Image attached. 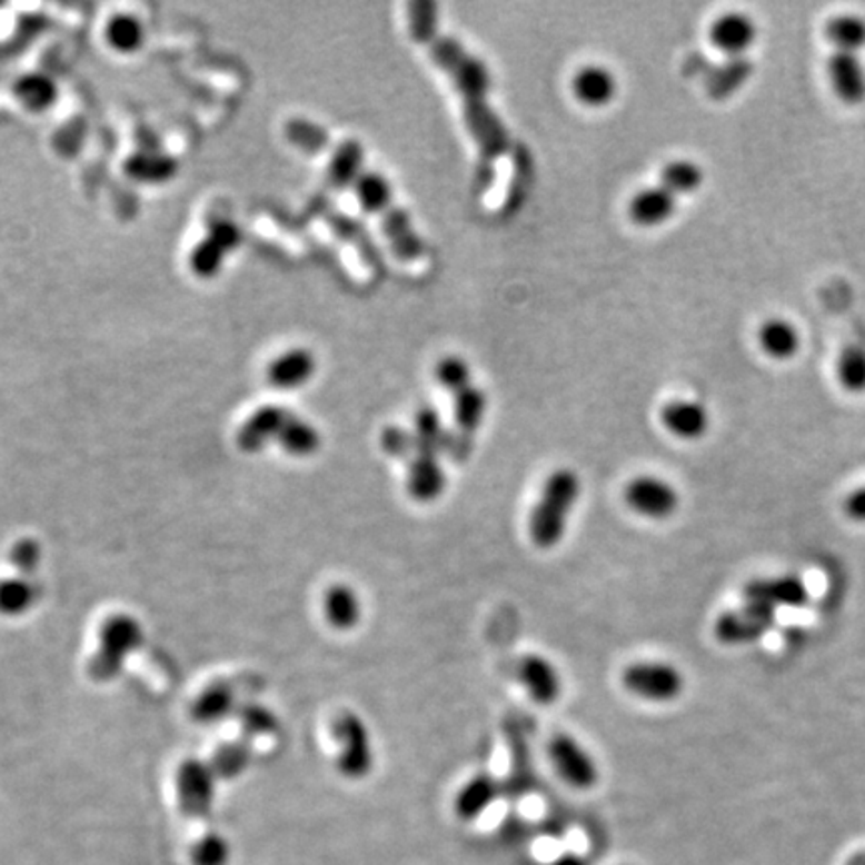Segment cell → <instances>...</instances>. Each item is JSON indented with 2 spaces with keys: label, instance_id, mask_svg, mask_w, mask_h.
I'll return each mask as SVG.
<instances>
[{
  "label": "cell",
  "instance_id": "ba28073f",
  "mask_svg": "<svg viewBox=\"0 0 865 865\" xmlns=\"http://www.w3.org/2000/svg\"><path fill=\"white\" fill-rule=\"evenodd\" d=\"M141 644V629L129 617H115L102 632V652L95 659L92 674L99 679H111L121 667L122 655L131 654Z\"/></svg>",
  "mask_w": 865,
  "mask_h": 865
},
{
  "label": "cell",
  "instance_id": "ac0fdd59",
  "mask_svg": "<svg viewBox=\"0 0 865 865\" xmlns=\"http://www.w3.org/2000/svg\"><path fill=\"white\" fill-rule=\"evenodd\" d=\"M382 232L387 241L391 245L392 252L401 261H419L427 252V245L422 241L421 235L415 229L409 212L402 207H395L381 219Z\"/></svg>",
  "mask_w": 865,
  "mask_h": 865
},
{
  "label": "cell",
  "instance_id": "5b68a950",
  "mask_svg": "<svg viewBox=\"0 0 865 865\" xmlns=\"http://www.w3.org/2000/svg\"><path fill=\"white\" fill-rule=\"evenodd\" d=\"M549 757L555 772L574 789L585 792L597 784L599 772L594 757L571 735H555L549 742Z\"/></svg>",
  "mask_w": 865,
  "mask_h": 865
},
{
  "label": "cell",
  "instance_id": "7a4b0ae2",
  "mask_svg": "<svg viewBox=\"0 0 865 865\" xmlns=\"http://www.w3.org/2000/svg\"><path fill=\"white\" fill-rule=\"evenodd\" d=\"M579 494L581 481L571 469H557L547 477L529 519V535L537 547L551 549L564 539Z\"/></svg>",
  "mask_w": 865,
  "mask_h": 865
},
{
  "label": "cell",
  "instance_id": "ffe728a7",
  "mask_svg": "<svg viewBox=\"0 0 865 865\" xmlns=\"http://www.w3.org/2000/svg\"><path fill=\"white\" fill-rule=\"evenodd\" d=\"M351 191L357 202L361 205L362 211L377 215L381 219L397 207L392 199L391 181L382 172L365 169L352 185Z\"/></svg>",
  "mask_w": 865,
  "mask_h": 865
},
{
  "label": "cell",
  "instance_id": "6da1fadb",
  "mask_svg": "<svg viewBox=\"0 0 865 865\" xmlns=\"http://www.w3.org/2000/svg\"><path fill=\"white\" fill-rule=\"evenodd\" d=\"M411 34L421 41L431 54L432 61L444 69L464 101L465 121L479 142L484 159L501 157L509 149V132L501 119L489 107L491 72L484 61L467 51L454 37L439 31L437 7L427 0H417L407 7Z\"/></svg>",
  "mask_w": 865,
  "mask_h": 865
},
{
  "label": "cell",
  "instance_id": "83f0119b",
  "mask_svg": "<svg viewBox=\"0 0 865 865\" xmlns=\"http://www.w3.org/2000/svg\"><path fill=\"white\" fill-rule=\"evenodd\" d=\"M277 444L281 445L282 451L291 457H311L321 447V432L315 429V425L291 412Z\"/></svg>",
  "mask_w": 865,
  "mask_h": 865
},
{
  "label": "cell",
  "instance_id": "ab89813d",
  "mask_svg": "<svg viewBox=\"0 0 865 865\" xmlns=\"http://www.w3.org/2000/svg\"><path fill=\"white\" fill-rule=\"evenodd\" d=\"M381 447L385 454L391 455L395 459H402V461H409L417 449L412 431H407L401 427L385 429L381 432Z\"/></svg>",
  "mask_w": 865,
  "mask_h": 865
},
{
  "label": "cell",
  "instance_id": "52a82bcc",
  "mask_svg": "<svg viewBox=\"0 0 865 865\" xmlns=\"http://www.w3.org/2000/svg\"><path fill=\"white\" fill-rule=\"evenodd\" d=\"M775 609L762 604H747L742 609L724 614L715 622V637L727 645L752 644L772 627Z\"/></svg>",
  "mask_w": 865,
  "mask_h": 865
},
{
  "label": "cell",
  "instance_id": "2e32d148",
  "mask_svg": "<svg viewBox=\"0 0 865 865\" xmlns=\"http://www.w3.org/2000/svg\"><path fill=\"white\" fill-rule=\"evenodd\" d=\"M627 211H629L632 221L639 227H645V229L662 227L677 211V197L662 185L644 187L642 191L635 192L632 197Z\"/></svg>",
  "mask_w": 865,
  "mask_h": 865
},
{
  "label": "cell",
  "instance_id": "836d02e7",
  "mask_svg": "<svg viewBox=\"0 0 865 865\" xmlns=\"http://www.w3.org/2000/svg\"><path fill=\"white\" fill-rule=\"evenodd\" d=\"M837 379L842 389L852 395L865 392V347L847 345L837 359Z\"/></svg>",
  "mask_w": 865,
  "mask_h": 865
},
{
  "label": "cell",
  "instance_id": "f35d334b",
  "mask_svg": "<svg viewBox=\"0 0 865 865\" xmlns=\"http://www.w3.org/2000/svg\"><path fill=\"white\" fill-rule=\"evenodd\" d=\"M34 601L31 585L22 579L2 581L0 584V612L7 615H19L27 612Z\"/></svg>",
  "mask_w": 865,
  "mask_h": 865
},
{
  "label": "cell",
  "instance_id": "e575fe53",
  "mask_svg": "<svg viewBox=\"0 0 865 865\" xmlns=\"http://www.w3.org/2000/svg\"><path fill=\"white\" fill-rule=\"evenodd\" d=\"M435 379L444 387L445 391L457 395L459 391L474 385V372L467 359L459 355H447L435 365Z\"/></svg>",
  "mask_w": 865,
  "mask_h": 865
},
{
  "label": "cell",
  "instance_id": "7bdbcfd3",
  "mask_svg": "<svg viewBox=\"0 0 865 865\" xmlns=\"http://www.w3.org/2000/svg\"><path fill=\"white\" fill-rule=\"evenodd\" d=\"M844 514L852 521L865 524V485L859 487L854 494L847 495V499L844 501Z\"/></svg>",
  "mask_w": 865,
  "mask_h": 865
},
{
  "label": "cell",
  "instance_id": "8992f818",
  "mask_svg": "<svg viewBox=\"0 0 865 865\" xmlns=\"http://www.w3.org/2000/svg\"><path fill=\"white\" fill-rule=\"evenodd\" d=\"M625 501L635 514L662 521L677 511L679 494L675 491L674 485L667 484L665 479L642 475L625 487Z\"/></svg>",
  "mask_w": 865,
  "mask_h": 865
},
{
  "label": "cell",
  "instance_id": "44dd1931",
  "mask_svg": "<svg viewBox=\"0 0 865 865\" xmlns=\"http://www.w3.org/2000/svg\"><path fill=\"white\" fill-rule=\"evenodd\" d=\"M752 74H754V62L747 57H727V61L709 71L705 79V89L712 99L725 101L739 91L745 82L749 81Z\"/></svg>",
  "mask_w": 865,
  "mask_h": 865
},
{
  "label": "cell",
  "instance_id": "d590c367",
  "mask_svg": "<svg viewBox=\"0 0 865 865\" xmlns=\"http://www.w3.org/2000/svg\"><path fill=\"white\" fill-rule=\"evenodd\" d=\"M229 257V252L222 249L221 245L217 241H212L211 237H205L189 257V265H191L192 272L201 279H212L221 272L225 259Z\"/></svg>",
  "mask_w": 865,
  "mask_h": 865
},
{
  "label": "cell",
  "instance_id": "4dcf8cb0",
  "mask_svg": "<svg viewBox=\"0 0 865 865\" xmlns=\"http://www.w3.org/2000/svg\"><path fill=\"white\" fill-rule=\"evenodd\" d=\"M704 181V169L697 162L687 159L669 161L659 172V185L667 191L674 192L677 199L684 195H694Z\"/></svg>",
  "mask_w": 865,
  "mask_h": 865
},
{
  "label": "cell",
  "instance_id": "e0dca14e",
  "mask_svg": "<svg viewBox=\"0 0 865 865\" xmlns=\"http://www.w3.org/2000/svg\"><path fill=\"white\" fill-rule=\"evenodd\" d=\"M662 422L677 439L697 441L709 429V412L702 402L675 399L662 409Z\"/></svg>",
  "mask_w": 865,
  "mask_h": 865
},
{
  "label": "cell",
  "instance_id": "74e56055",
  "mask_svg": "<svg viewBox=\"0 0 865 865\" xmlns=\"http://www.w3.org/2000/svg\"><path fill=\"white\" fill-rule=\"evenodd\" d=\"M232 695L227 687H212L195 705V717L202 724H215L219 717L229 714Z\"/></svg>",
  "mask_w": 865,
  "mask_h": 865
},
{
  "label": "cell",
  "instance_id": "f1b7e54d",
  "mask_svg": "<svg viewBox=\"0 0 865 865\" xmlns=\"http://www.w3.org/2000/svg\"><path fill=\"white\" fill-rule=\"evenodd\" d=\"M127 172L135 181L159 185L171 181L177 172V161L165 152H137L127 162Z\"/></svg>",
  "mask_w": 865,
  "mask_h": 865
},
{
  "label": "cell",
  "instance_id": "ee69618b",
  "mask_svg": "<svg viewBox=\"0 0 865 865\" xmlns=\"http://www.w3.org/2000/svg\"><path fill=\"white\" fill-rule=\"evenodd\" d=\"M551 865H587L584 857L577 854H564L561 857H557Z\"/></svg>",
  "mask_w": 865,
  "mask_h": 865
},
{
  "label": "cell",
  "instance_id": "30bf717a",
  "mask_svg": "<svg viewBox=\"0 0 865 865\" xmlns=\"http://www.w3.org/2000/svg\"><path fill=\"white\" fill-rule=\"evenodd\" d=\"M709 41L727 57H745L757 41V24L745 12H724L712 22Z\"/></svg>",
  "mask_w": 865,
  "mask_h": 865
},
{
  "label": "cell",
  "instance_id": "8d00e7d4",
  "mask_svg": "<svg viewBox=\"0 0 865 865\" xmlns=\"http://www.w3.org/2000/svg\"><path fill=\"white\" fill-rule=\"evenodd\" d=\"M181 787L185 799L197 807V804H207V795L211 797V774L201 764H189L182 767Z\"/></svg>",
  "mask_w": 865,
  "mask_h": 865
},
{
  "label": "cell",
  "instance_id": "9a60e30c",
  "mask_svg": "<svg viewBox=\"0 0 865 865\" xmlns=\"http://www.w3.org/2000/svg\"><path fill=\"white\" fill-rule=\"evenodd\" d=\"M289 417H291V412L285 411L281 407H275V405L262 407L242 422L239 435H237V444L242 451L259 454L267 445L279 439L282 427Z\"/></svg>",
  "mask_w": 865,
  "mask_h": 865
},
{
  "label": "cell",
  "instance_id": "484cf974",
  "mask_svg": "<svg viewBox=\"0 0 865 865\" xmlns=\"http://www.w3.org/2000/svg\"><path fill=\"white\" fill-rule=\"evenodd\" d=\"M105 41L111 47L112 51L119 54H132L141 51L142 44L147 41V31L141 19L135 14H115L105 27Z\"/></svg>",
  "mask_w": 865,
  "mask_h": 865
},
{
  "label": "cell",
  "instance_id": "5bb4252c",
  "mask_svg": "<svg viewBox=\"0 0 865 865\" xmlns=\"http://www.w3.org/2000/svg\"><path fill=\"white\" fill-rule=\"evenodd\" d=\"M827 74L839 101L849 107L865 101V67L857 54L834 52L827 61Z\"/></svg>",
  "mask_w": 865,
  "mask_h": 865
},
{
  "label": "cell",
  "instance_id": "b9f144b4",
  "mask_svg": "<svg viewBox=\"0 0 865 865\" xmlns=\"http://www.w3.org/2000/svg\"><path fill=\"white\" fill-rule=\"evenodd\" d=\"M39 559H41V549L34 541H22L12 551V564L17 565L24 574H31L32 569L39 565Z\"/></svg>",
  "mask_w": 865,
  "mask_h": 865
},
{
  "label": "cell",
  "instance_id": "d6a6232c",
  "mask_svg": "<svg viewBox=\"0 0 865 865\" xmlns=\"http://www.w3.org/2000/svg\"><path fill=\"white\" fill-rule=\"evenodd\" d=\"M415 445L417 451H429V454L441 455L447 447V432H445L444 422L437 409L432 407H422L415 415Z\"/></svg>",
  "mask_w": 865,
  "mask_h": 865
},
{
  "label": "cell",
  "instance_id": "f546056e",
  "mask_svg": "<svg viewBox=\"0 0 865 865\" xmlns=\"http://www.w3.org/2000/svg\"><path fill=\"white\" fill-rule=\"evenodd\" d=\"M825 39L835 52H857L865 49V21L857 14H837L825 24Z\"/></svg>",
  "mask_w": 865,
  "mask_h": 865
},
{
  "label": "cell",
  "instance_id": "1f68e13d",
  "mask_svg": "<svg viewBox=\"0 0 865 865\" xmlns=\"http://www.w3.org/2000/svg\"><path fill=\"white\" fill-rule=\"evenodd\" d=\"M485 411H487V395L475 382L464 391L454 395L455 422L464 435H474L481 427Z\"/></svg>",
  "mask_w": 865,
  "mask_h": 865
},
{
  "label": "cell",
  "instance_id": "277c9868",
  "mask_svg": "<svg viewBox=\"0 0 865 865\" xmlns=\"http://www.w3.org/2000/svg\"><path fill=\"white\" fill-rule=\"evenodd\" d=\"M335 739L341 744V754L337 759V767L349 779H361L371 774L372 744L371 734L361 717L355 714H342L335 719L332 725Z\"/></svg>",
  "mask_w": 865,
  "mask_h": 865
},
{
  "label": "cell",
  "instance_id": "9c48e42d",
  "mask_svg": "<svg viewBox=\"0 0 865 865\" xmlns=\"http://www.w3.org/2000/svg\"><path fill=\"white\" fill-rule=\"evenodd\" d=\"M571 95L587 109H604L612 105L619 91V81L612 69L604 64H585L571 77Z\"/></svg>",
  "mask_w": 865,
  "mask_h": 865
},
{
  "label": "cell",
  "instance_id": "7402d4cb",
  "mask_svg": "<svg viewBox=\"0 0 865 865\" xmlns=\"http://www.w3.org/2000/svg\"><path fill=\"white\" fill-rule=\"evenodd\" d=\"M497 797V782L489 774L475 775L455 797V814L464 822H475L491 807Z\"/></svg>",
  "mask_w": 865,
  "mask_h": 865
},
{
  "label": "cell",
  "instance_id": "cb8c5ba5",
  "mask_svg": "<svg viewBox=\"0 0 865 865\" xmlns=\"http://www.w3.org/2000/svg\"><path fill=\"white\" fill-rule=\"evenodd\" d=\"M12 95L22 109L31 112H44L49 111L59 99V87L49 74L29 72V74H22L21 79L14 82Z\"/></svg>",
  "mask_w": 865,
  "mask_h": 865
},
{
  "label": "cell",
  "instance_id": "3957f363",
  "mask_svg": "<svg viewBox=\"0 0 865 865\" xmlns=\"http://www.w3.org/2000/svg\"><path fill=\"white\" fill-rule=\"evenodd\" d=\"M625 689L645 702L667 704L684 694L685 679L674 665L664 662H639L624 672Z\"/></svg>",
  "mask_w": 865,
  "mask_h": 865
},
{
  "label": "cell",
  "instance_id": "8fae6325",
  "mask_svg": "<svg viewBox=\"0 0 865 865\" xmlns=\"http://www.w3.org/2000/svg\"><path fill=\"white\" fill-rule=\"evenodd\" d=\"M407 489L415 501L431 504L444 495L447 487V475L439 461V455L429 451H417L407 461Z\"/></svg>",
  "mask_w": 865,
  "mask_h": 865
},
{
  "label": "cell",
  "instance_id": "4fadbf2b",
  "mask_svg": "<svg viewBox=\"0 0 865 865\" xmlns=\"http://www.w3.org/2000/svg\"><path fill=\"white\" fill-rule=\"evenodd\" d=\"M517 675L535 704L551 705L561 695V677L544 655H525L517 667Z\"/></svg>",
  "mask_w": 865,
  "mask_h": 865
},
{
  "label": "cell",
  "instance_id": "60d3db41",
  "mask_svg": "<svg viewBox=\"0 0 865 865\" xmlns=\"http://www.w3.org/2000/svg\"><path fill=\"white\" fill-rule=\"evenodd\" d=\"M207 237H211L212 241L219 242L229 255L242 242L241 229L232 221L212 222L211 229L207 231Z\"/></svg>",
  "mask_w": 865,
  "mask_h": 865
},
{
  "label": "cell",
  "instance_id": "d6986e66",
  "mask_svg": "<svg viewBox=\"0 0 865 865\" xmlns=\"http://www.w3.org/2000/svg\"><path fill=\"white\" fill-rule=\"evenodd\" d=\"M747 604H762L772 607H797L807 601V591L797 577H777V579H755L747 584L744 591Z\"/></svg>",
  "mask_w": 865,
  "mask_h": 865
},
{
  "label": "cell",
  "instance_id": "603a6c76",
  "mask_svg": "<svg viewBox=\"0 0 865 865\" xmlns=\"http://www.w3.org/2000/svg\"><path fill=\"white\" fill-rule=\"evenodd\" d=\"M757 341L767 357H772L775 361H789L799 351L802 337L792 322L785 319H769L759 327Z\"/></svg>",
  "mask_w": 865,
  "mask_h": 865
},
{
  "label": "cell",
  "instance_id": "7c38bea8",
  "mask_svg": "<svg viewBox=\"0 0 865 865\" xmlns=\"http://www.w3.org/2000/svg\"><path fill=\"white\" fill-rule=\"evenodd\" d=\"M317 372V357L305 347H295L275 357L267 367V381L275 389L295 391L311 381Z\"/></svg>",
  "mask_w": 865,
  "mask_h": 865
},
{
  "label": "cell",
  "instance_id": "d4e9b609",
  "mask_svg": "<svg viewBox=\"0 0 865 865\" xmlns=\"http://www.w3.org/2000/svg\"><path fill=\"white\" fill-rule=\"evenodd\" d=\"M365 151L362 145L355 139L342 141L332 152L327 177L337 189H351L359 175L365 171Z\"/></svg>",
  "mask_w": 865,
  "mask_h": 865
},
{
  "label": "cell",
  "instance_id": "4316f807",
  "mask_svg": "<svg viewBox=\"0 0 865 865\" xmlns=\"http://www.w3.org/2000/svg\"><path fill=\"white\" fill-rule=\"evenodd\" d=\"M325 614L335 629H352L361 619L359 595L347 585H332L325 597Z\"/></svg>",
  "mask_w": 865,
  "mask_h": 865
}]
</instances>
